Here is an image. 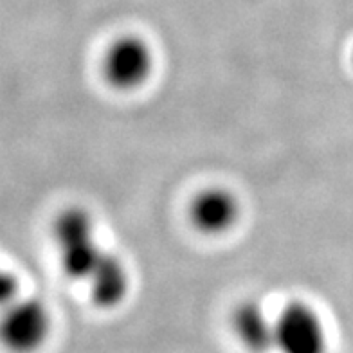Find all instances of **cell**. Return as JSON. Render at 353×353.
Here are the masks:
<instances>
[{"label": "cell", "instance_id": "cell-1", "mask_svg": "<svg viewBox=\"0 0 353 353\" xmlns=\"http://www.w3.org/2000/svg\"><path fill=\"white\" fill-rule=\"evenodd\" d=\"M52 232L65 274L87 281L107 252L99 247L90 213L83 208H67L56 216Z\"/></svg>", "mask_w": 353, "mask_h": 353}, {"label": "cell", "instance_id": "cell-2", "mask_svg": "<svg viewBox=\"0 0 353 353\" xmlns=\"http://www.w3.org/2000/svg\"><path fill=\"white\" fill-rule=\"evenodd\" d=\"M274 352L328 353V332L310 303L290 301L274 319Z\"/></svg>", "mask_w": 353, "mask_h": 353}, {"label": "cell", "instance_id": "cell-3", "mask_svg": "<svg viewBox=\"0 0 353 353\" xmlns=\"http://www.w3.org/2000/svg\"><path fill=\"white\" fill-rule=\"evenodd\" d=\"M51 334V314L38 299H14L0 314V343L11 353H34Z\"/></svg>", "mask_w": 353, "mask_h": 353}, {"label": "cell", "instance_id": "cell-4", "mask_svg": "<svg viewBox=\"0 0 353 353\" xmlns=\"http://www.w3.org/2000/svg\"><path fill=\"white\" fill-rule=\"evenodd\" d=\"M154 51L137 34L116 38L101 61L103 78L116 90H137L154 72Z\"/></svg>", "mask_w": 353, "mask_h": 353}, {"label": "cell", "instance_id": "cell-5", "mask_svg": "<svg viewBox=\"0 0 353 353\" xmlns=\"http://www.w3.org/2000/svg\"><path fill=\"white\" fill-rule=\"evenodd\" d=\"M188 214L196 231L219 236L236 225L240 202L236 195L225 188H205L193 196Z\"/></svg>", "mask_w": 353, "mask_h": 353}, {"label": "cell", "instance_id": "cell-6", "mask_svg": "<svg viewBox=\"0 0 353 353\" xmlns=\"http://www.w3.org/2000/svg\"><path fill=\"white\" fill-rule=\"evenodd\" d=\"M231 328L238 343L249 353L274 352V319H270L260 303H240L231 314Z\"/></svg>", "mask_w": 353, "mask_h": 353}, {"label": "cell", "instance_id": "cell-7", "mask_svg": "<svg viewBox=\"0 0 353 353\" xmlns=\"http://www.w3.org/2000/svg\"><path fill=\"white\" fill-rule=\"evenodd\" d=\"M85 283L90 288L94 305L110 310L119 307L130 292V272L121 258L107 251Z\"/></svg>", "mask_w": 353, "mask_h": 353}, {"label": "cell", "instance_id": "cell-8", "mask_svg": "<svg viewBox=\"0 0 353 353\" xmlns=\"http://www.w3.org/2000/svg\"><path fill=\"white\" fill-rule=\"evenodd\" d=\"M17 290H19L17 278L0 269V308H4L6 305L17 299Z\"/></svg>", "mask_w": 353, "mask_h": 353}]
</instances>
